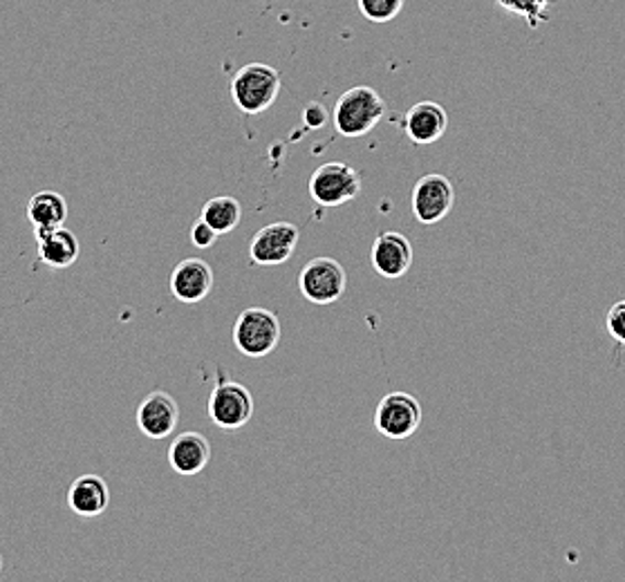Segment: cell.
<instances>
[{
    "label": "cell",
    "instance_id": "6da1fadb",
    "mask_svg": "<svg viewBox=\"0 0 625 582\" xmlns=\"http://www.w3.org/2000/svg\"><path fill=\"white\" fill-rule=\"evenodd\" d=\"M281 95V73L270 63H246L231 79V99L242 114H263Z\"/></svg>",
    "mask_w": 625,
    "mask_h": 582
},
{
    "label": "cell",
    "instance_id": "7a4b0ae2",
    "mask_svg": "<svg viewBox=\"0 0 625 582\" xmlns=\"http://www.w3.org/2000/svg\"><path fill=\"white\" fill-rule=\"evenodd\" d=\"M386 117L382 95L370 86H354L335 106V125L341 138H363Z\"/></svg>",
    "mask_w": 625,
    "mask_h": 582
},
{
    "label": "cell",
    "instance_id": "3957f363",
    "mask_svg": "<svg viewBox=\"0 0 625 582\" xmlns=\"http://www.w3.org/2000/svg\"><path fill=\"white\" fill-rule=\"evenodd\" d=\"M281 343V320L265 307L244 309L233 326V345L249 359L272 354Z\"/></svg>",
    "mask_w": 625,
    "mask_h": 582
},
{
    "label": "cell",
    "instance_id": "277c9868",
    "mask_svg": "<svg viewBox=\"0 0 625 582\" xmlns=\"http://www.w3.org/2000/svg\"><path fill=\"white\" fill-rule=\"evenodd\" d=\"M361 193V175L343 162H328L309 177V196L321 207H343Z\"/></svg>",
    "mask_w": 625,
    "mask_h": 582
},
{
    "label": "cell",
    "instance_id": "5b68a950",
    "mask_svg": "<svg viewBox=\"0 0 625 582\" xmlns=\"http://www.w3.org/2000/svg\"><path fill=\"white\" fill-rule=\"evenodd\" d=\"M254 413L256 402L246 385L231 378H222L213 385L209 397V417L218 428L238 430L252 421Z\"/></svg>",
    "mask_w": 625,
    "mask_h": 582
},
{
    "label": "cell",
    "instance_id": "8992f818",
    "mask_svg": "<svg viewBox=\"0 0 625 582\" xmlns=\"http://www.w3.org/2000/svg\"><path fill=\"white\" fill-rule=\"evenodd\" d=\"M348 287L346 270L335 257H315L309 261L298 276L300 294L315 305H330L337 303Z\"/></svg>",
    "mask_w": 625,
    "mask_h": 582
},
{
    "label": "cell",
    "instance_id": "52a82bcc",
    "mask_svg": "<svg viewBox=\"0 0 625 582\" xmlns=\"http://www.w3.org/2000/svg\"><path fill=\"white\" fill-rule=\"evenodd\" d=\"M456 205L453 182L442 173H428L413 186V216L419 224L442 222Z\"/></svg>",
    "mask_w": 625,
    "mask_h": 582
},
{
    "label": "cell",
    "instance_id": "ba28073f",
    "mask_svg": "<svg viewBox=\"0 0 625 582\" xmlns=\"http://www.w3.org/2000/svg\"><path fill=\"white\" fill-rule=\"evenodd\" d=\"M421 426V404L408 393L386 395L374 410V430L393 441L413 437Z\"/></svg>",
    "mask_w": 625,
    "mask_h": 582
},
{
    "label": "cell",
    "instance_id": "9c48e42d",
    "mask_svg": "<svg viewBox=\"0 0 625 582\" xmlns=\"http://www.w3.org/2000/svg\"><path fill=\"white\" fill-rule=\"evenodd\" d=\"M298 244V227L292 222H274L256 231L249 244L252 263L263 267H274L287 263Z\"/></svg>",
    "mask_w": 625,
    "mask_h": 582
},
{
    "label": "cell",
    "instance_id": "30bf717a",
    "mask_svg": "<svg viewBox=\"0 0 625 582\" xmlns=\"http://www.w3.org/2000/svg\"><path fill=\"white\" fill-rule=\"evenodd\" d=\"M415 261V251L410 240L399 231L380 233L370 249V263L382 278L395 281L408 274Z\"/></svg>",
    "mask_w": 625,
    "mask_h": 582
},
{
    "label": "cell",
    "instance_id": "8fae6325",
    "mask_svg": "<svg viewBox=\"0 0 625 582\" xmlns=\"http://www.w3.org/2000/svg\"><path fill=\"white\" fill-rule=\"evenodd\" d=\"M213 283H216V276L209 263L200 261V257H186V261H182L173 270L168 287L177 303L196 305V303H202L211 294Z\"/></svg>",
    "mask_w": 625,
    "mask_h": 582
},
{
    "label": "cell",
    "instance_id": "7c38bea8",
    "mask_svg": "<svg viewBox=\"0 0 625 582\" xmlns=\"http://www.w3.org/2000/svg\"><path fill=\"white\" fill-rule=\"evenodd\" d=\"M449 128L447 110L435 101H419L404 114V133L417 146L440 142Z\"/></svg>",
    "mask_w": 625,
    "mask_h": 582
},
{
    "label": "cell",
    "instance_id": "4fadbf2b",
    "mask_svg": "<svg viewBox=\"0 0 625 582\" xmlns=\"http://www.w3.org/2000/svg\"><path fill=\"white\" fill-rule=\"evenodd\" d=\"M179 424V406L177 402L164 393L155 391L138 408V426L149 439H166L175 432Z\"/></svg>",
    "mask_w": 625,
    "mask_h": 582
},
{
    "label": "cell",
    "instance_id": "5bb4252c",
    "mask_svg": "<svg viewBox=\"0 0 625 582\" xmlns=\"http://www.w3.org/2000/svg\"><path fill=\"white\" fill-rule=\"evenodd\" d=\"M211 462V443L200 432H182L168 448V464L177 475L191 477L202 473Z\"/></svg>",
    "mask_w": 625,
    "mask_h": 582
},
{
    "label": "cell",
    "instance_id": "9a60e30c",
    "mask_svg": "<svg viewBox=\"0 0 625 582\" xmlns=\"http://www.w3.org/2000/svg\"><path fill=\"white\" fill-rule=\"evenodd\" d=\"M36 249H39V261L52 270L73 267L79 261L81 253L77 235L66 227L36 231Z\"/></svg>",
    "mask_w": 625,
    "mask_h": 582
},
{
    "label": "cell",
    "instance_id": "2e32d148",
    "mask_svg": "<svg viewBox=\"0 0 625 582\" xmlns=\"http://www.w3.org/2000/svg\"><path fill=\"white\" fill-rule=\"evenodd\" d=\"M68 504L81 517H97L110 506V488L99 475H81L68 491Z\"/></svg>",
    "mask_w": 625,
    "mask_h": 582
},
{
    "label": "cell",
    "instance_id": "e0dca14e",
    "mask_svg": "<svg viewBox=\"0 0 625 582\" xmlns=\"http://www.w3.org/2000/svg\"><path fill=\"white\" fill-rule=\"evenodd\" d=\"M28 220L34 224V231L64 227L68 220V202L56 190H39L28 202Z\"/></svg>",
    "mask_w": 625,
    "mask_h": 582
},
{
    "label": "cell",
    "instance_id": "ac0fdd59",
    "mask_svg": "<svg viewBox=\"0 0 625 582\" xmlns=\"http://www.w3.org/2000/svg\"><path fill=\"white\" fill-rule=\"evenodd\" d=\"M202 218L222 235V233H231L242 218V207L235 198L229 196H220L213 198L205 205L202 209Z\"/></svg>",
    "mask_w": 625,
    "mask_h": 582
},
{
    "label": "cell",
    "instance_id": "d6986e66",
    "mask_svg": "<svg viewBox=\"0 0 625 582\" xmlns=\"http://www.w3.org/2000/svg\"><path fill=\"white\" fill-rule=\"evenodd\" d=\"M495 3L503 8L507 14H514L523 21H527V25L531 30H538V28H542V23L549 21L551 0H495Z\"/></svg>",
    "mask_w": 625,
    "mask_h": 582
},
{
    "label": "cell",
    "instance_id": "ffe728a7",
    "mask_svg": "<svg viewBox=\"0 0 625 582\" xmlns=\"http://www.w3.org/2000/svg\"><path fill=\"white\" fill-rule=\"evenodd\" d=\"M357 6L363 19H368L370 23L384 25L402 14L406 0H357Z\"/></svg>",
    "mask_w": 625,
    "mask_h": 582
},
{
    "label": "cell",
    "instance_id": "44dd1931",
    "mask_svg": "<svg viewBox=\"0 0 625 582\" xmlns=\"http://www.w3.org/2000/svg\"><path fill=\"white\" fill-rule=\"evenodd\" d=\"M605 328H607L610 339L618 343L621 348H625V298L610 307L607 318H605Z\"/></svg>",
    "mask_w": 625,
    "mask_h": 582
},
{
    "label": "cell",
    "instance_id": "7402d4cb",
    "mask_svg": "<svg viewBox=\"0 0 625 582\" xmlns=\"http://www.w3.org/2000/svg\"><path fill=\"white\" fill-rule=\"evenodd\" d=\"M218 231L200 216L196 222H194V227H191V242H194V246H198V249H209V246H213V242L218 240Z\"/></svg>",
    "mask_w": 625,
    "mask_h": 582
},
{
    "label": "cell",
    "instance_id": "603a6c76",
    "mask_svg": "<svg viewBox=\"0 0 625 582\" xmlns=\"http://www.w3.org/2000/svg\"><path fill=\"white\" fill-rule=\"evenodd\" d=\"M303 121H305V125H309V128H324L326 121H328V110H326L324 103H319V101L309 103V106L303 110Z\"/></svg>",
    "mask_w": 625,
    "mask_h": 582
},
{
    "label": "cell",
    "instance_id": "cb8c5ba5",
    "mask_svg": "<svg viewBox=\"0 0 625 582\" xmlns=\"http://www.w3.org/2000/svg\"><path fill=\"white\" fill-rule=\"evenodd\" d=\"M0 571H3V556H0Z\"/></svg>",
    "mask_w": 625,
    "mask_h": 582
}]
</instances>
